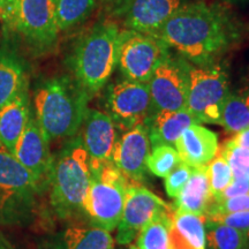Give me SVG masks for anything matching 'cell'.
I'll use <instances>...</instances> for the list:
<instances>
[{
    "label": "cell",
    "instance_id": "cell-14",
    "mask_svg": "<svg viewBox=\"0 0 249 249\" xmlns=\"http://www.w3.org/2000/svg\"><path fill=\"white\" fill-rule=\"evenodd\" d=\"M13 155L43 186L49 185L53 156L50 151V141L39 127L33 111L15 145Z\"/></svg>",
    "mask_w": 249,
    "mask_h": 249
},
{
    "label": "cell",
    "instance_id": "cell-37",
    "mask_svg": "<svg viewBox=\"0 0 249 249\" xmlns=\"http://www.w3.org/2000/svg\"><path fill=\"white\" fill-rule=\"evenodd\" d=\"M6 9H7V6H6V0H0V22L5 20Z\"/></svg>",
    "mask_w": 249,
    "mask_h": 249
},
{
    "label": "cell",
    "instance_id": "cell-29",
    "mask_svg": "<svg viewBox=\"0 0 249 249\" xmlns=\"http://www.w3.org/2000/svg\"><path fill=\"white\" fill-rule=\"evenodd\" d=\"M207 174L208 178H209L210 191L213 200L233 180L230 165L225 157L222 155V152L219 151V148H218L217 154L213 158V160L207 165Z\"/></svg>",
    "mask_w": 249,
    "mask_h": 249
},
{
    "label": "cell",
    "instance_id": "cell-18",
    "mask_svg": "<svg viewBox=\"0 0 249 249\" xmlns=\"http://www.w3.org/2000/svg\"><path fill=\"white\" fill-rule=\"evenodd\" d=\"M151 149L160 145L174 147L177 140L192 124H200L188 110L154 112L144 120Z\"/></svg>",
    "mask_w": 249,
    "mask_h": 249
},
{
    "label": "cell",
    "instance_id": "cell-31",
    "mask_svg": "<svg viewBox=\"0 0 249 249\" xmlns=\"http://www.w3.org/2000/svg\"><path fill=\"white\" fill-rule=\"evenodd\" d=\"M194 169L185 163H180L178 166L165 178V191L170 197L176 198L180 194L183 187L191 179Z\"/></svg>",
    "mask_w": 249,
    "mask_h": 249
},
{
    "label": "cell",
    "instance_id": "cell-23",
    "mask_svg": "<svg viewBox=\"0 0 249 249\" xmlns=\"http://www.w3.org/2000/svg\"><path fill=\"white\" fill-rule=\"evenodd\" d=\"M173 209V208H172ZM205 218L174 210L170 229L172 249H205Z\"/></svg>",
    "mask_w": 249,
    "mask_h": 249
},
{
    "label": "cell",
    "instance_id": "cell-28",
    "mask_svg": "<svg viewBox=\"0 0 249 249\" xmlns=\"http://www.w3.org/2000/svg\"><path fill=\"white\" fill-rule=\"evenodd\" d=\"M181 163L177 149L171 145L152 148L147 160V170L158 178H166Z\"/></svg>",
    "mask_w": 249,
    "mask_h": 249
},
{
    "label": "cell",
    "instance_id": "cell-35",
    "mask_svg": "<svg viewBox=\"0 0 249 249\" xmlns=\"http://www.w3.org/2000/svg\"><path fill=\"white\" fill-rule=\"evenodd\" d=\"M231 141L239 147L249 149V127L235 133V135L231 139Z\"/></svg>",
    "mask_w": 249,
    "mask_h": 249
},
{
    "label": "cell",
    "instance_id": "cell-6",
    "mask_svg": "<svg viewBox=\"0 0 249 249\" xmlns=\"http://www.w3.org/2000/svg\"><path fill=\"white\" fill-rule=\"evenodd\" d=\"M133 182L136 181L124 176L113 161L91 173V181L82 208L92 226L108 232L118 227L123 216L127 188Z\"/></svg>",
    "mask_w": 249,
    "mask_h": 249
},
{
    "label": "cell",
    "instance_id": "cell-40",
    "mask_svg": "<svg viewBox=\"0 0 249 249\" xmlns=\"http://www.w3.org/2000/svg\"><path fill=\"white\" fill-rule=\"evenodd\" d=\"M246 238H247V242H246V249H249V231L246 233Z\"/></svg>",
    "mask_w": 249,
    "mask_h": 249
},
{
    "label": "cell",
    "instance_id": "cell-13",
    "mask_svg": "<svg viewBox=\"0 0 249 249\" xmlns=\"http://www.w3.org/2000/svg\"><path fill=\"white\" fill-rule=\"evenodd\" d=\"M81 139L88 154L91 173L112 161L117 142V127L107 112L88 108L82 124Z\"/></svg>",
    "mask_w": 249,
    "mask_h": 249
},
{
    "label": "cell",
    "instance_id": "cell-10",
    "mask_svg": "<svg viewBox=\"0 0 249 249\" xmlns=\"http://www.w3.org/2000/svg\"><path fill=\"white\" fill-rule=\"evenodd\" d=\"M192 65L181 55L170 53L156 68L149 80L152 112L187 108Z\"/></svg>",
    "mask_w": 249,
    "mask_h": 249
},
{
    "label": "cell",
    "instance_id": "cell-7",
    "mask_svg": "<svg viewBox=\"0 0 249 249\" xmlns=\"http://www.w3.org/2000/svg\"><path fill=\"white\" fill-rule=\"evenodd\" d=\"M4 21L36 53H46L57 44L60 30L54 0H15Z\"/></svg>",
    "mask_w": 249,
    "mask_h": 249
},
{
    "label": "cell",
    "instance_id": "cell-38",
    "mask_svg": "<svg viewBox=\"0 0 249 249\" xmlns=\"http://www.w3.org/2000/svg\"><path fill=\"white\" fill-rule=\"evenodd\" d=\"M0 249H11L9 248V246L7 245V242L5 241L4 236L0 234Z\"/></svg>",
    "mask_w": 249,
    "mask_h": 249
},
{
    "label": "cell",
    "instance_id": "cell-12",
    "mask_svg": "<svg viewBox=\"0 0 249 249\" xmlns=\"http://www.w3.org/2000/svg\"><path fill=\"white\" fill-rule=\"evenodd\" d=\"M167 208H170L169 205L157 195L140 182H133L127 188L123 216L118 225V244H130L152 218Z\"/></svg>",
    "mask_w": 249,
    "mask_h": 249
},
{
    "label": "cell",
    "instance_id": "cell-22",
    "mask_svg": "<svg viewBox=\"0 0 249 249\" xmlns=\"http://www.w3.org/2000/svg\"><path fill=\"white\" fill-rule=\"evenodd\" d=\"M211 202H213V195H211L209 178L205 166L201 169H194L191 179L176 197L172 208L174 210L205 217Z\"/></svg>",
    "mask_w": 249,
    "mask_h": 249
},
{
    "label": "cell",
    "instance_id": "cell-3",
    "mask_svg": "<svg viewBox=\"0 0 249 249\" xmlns=\"http://www.w3.org/2000/svg\"><path fill=\"white\" fill-rule=\"evenodd\" d=\"M120 28L114 21L96 23L77 40L67 59L74 79L92 96L107 85L118 64Z\"/></svg>",
    "mask_w": 249,
    "mask_h": 249
},
{
    "label": "cell",
    "instance_id": "cell-27",
    "mask_svg": "<svg viewBox=\"0 0 249 249\" xmlns=\"http://www.w3.org/2000/svg\"><path fill=\"white\" fill-rule=\"evenodd\" d=\"M204 225L208 249H246V233L208 219H205Z\"/></svg>",
    "mask_w": 249,
    "mask_h": 249
},
{
    "label": "cell",
    "instance_id": "cell-30",
    "mask_svg": "<svg viewBox=\"0 0 249 249\" xmlns=\"http://www.w3.org/2000/svg\"><path fill=\"white\" fill-rule=\"evenodd\" d=\"M219 151L230 165L233 179L249 180V149L239 147L229 140L220 145Z\"/></svg>",
    "mask_w": 249,
    "mask_h": 249
},
{
    "label": "cell",
    "instance_id": "cell-36",
    "mask_svg": "<svg viewBox=\"0 0 249 249\" xmlns=\"http://www.w3.org/2000/svg\"><path fill=\"white\" fill-rule=\"evenodd\" d=\"M105 1L113 6V7L118 11V9H120L121 7H123V6L126 4L128 0H105Z\"/></svg>",
    "mask_w": 249,
    "mask_h": 249
},
{
    "label": "cell",
    "instance_id": "cell-39",
    "mask_svg": "<svg viewBox=\"0 0 249 249\" xmlns=\"http://www.w3.org/2000/svg\"><path fill=\"white\" fill-rule=\"evenodd\" d=\"M14 2H15V0H6V6H7V9H6V15H7L8 12L11 11L12 6L14 5ZM5 18H6V17H5Z\"/></svg>",
    "mask_w": 249,
    "mask_h": 249
},
{
    "label": "cell",
    "instance_id": "cell-25",
    "mask_svg": "<svg viewBox=\"0 0 249 249\" xmlns=\"http://www.w3.org/2000/svg\"><path fill=\"white\" fill-rule=\"evenodd\" d=\"M98 0H54L55 17L60 31L73 29L88 18Z\"/></svg>",
    "mask_w": 249,
    "mask_h": 249
},
{
    "label": "cell",
    "instance_id": "cell-1",
    "mask_svg": "<svg viewBox=\"0 0 249 249\" xmlns=\"http://www.w3.org/2000/svg\"><path fill=\"white\" fill-rule=\"evenodd\" d=\"M154 36L196 66L214 64L240 37L232 15L219 5L186 2Z\"/></svg>",
    "mask_w": 249,
    "mask_h": 249
},
{
    "label": "cell",
    "instance_id": "cell-26",
    "mask_svg": "<svg viewBox=\"0 0 249 249\" xmlns=\"http://www.w3.org/2000/svg\"><path fill=\"white\" fill-rule=\"evenodd\" d=\"M220 124L227 132L238 133L249 127V92L232 95L226 98L222 110Z\"/></svg>",
    "mask_w": 249,
    "mask_h": 249
},
{
    "label": "cell",
    "instance_id": "cell-41",
    "mask_svg": "<svg viewBox=\"0 0 249 249\" xmlns=\"http://www.w3.org/2000/svg\"><path fill=\"white\" fill-rule=\"evenodd\" d=\"M225 1H229V2H238V1H241V0H225Z\"/></svg>",
    "mask_w": 249,
    "mask_h": 249
},
{
    "label": "cell",
    "instance_id": "cell-4",
    "mask_svg": "<svg viewBox=\"0 0 249 249\" xmlns=\"http://www.w3.org/2000/svg\"><path fill=\"white\" fill-rule=\"evenodd\" d=\"M90 181L89 157L77 133L67 140L52 161L49 177L50 201L58 217H73L83 211Z\"/></svg>",
    "mask_w": 249,
    "mask_h": 249
},
{
    "label": "cell",
    "instance_id": "cell-32",
    "mask_svg": "<svg viewBox=\"0 0 249 249\" xmlns=\"http://www.w3.org/2000/svg\"><path fill=\"white\" fill-rule=\"evenodd\" d=\"M240 211H249V193L248 194L226 198V200L219 202H213L205 216L214 213H240Z\"/></svg>",
    "mask_w": 249,
    "mask_h": 249
},
{
    "label": "cell",
    "instance_id": "cell-17",
    "mask_svg": "<svg viewBox=\"0 0 249 249\" xmlns=\"http://www.w3.org/2000/svg\"><path fill=\"white\" fill-rule=\"evenodd\" d=\"M174 148L182 163L193 169H201L213 160L219 145L216 133L196 124L183 130Z\"/></svg>",
    "mask_w": 249,
    "mask_h": 249
},
{
    "label": "cell",
    "instance_id": "cell-5",
    "mask_svg": "<svg viewBox=\"0 0 249 249\" xmlns=\"http://www.w3.org/2000/svg\"><path fill=\"white\" fill-rule=\"evenodd\" d=\"M45 187L0 145V225L22 226L33 219Z\"/></svg>",
    "mask_w": 249,
    "mask_h": 249
},
{
    "label": "cell",
    "instance_id": "cell-16",
    "mask_svg": "<svg viewBox=\"0 0 249 249\" xmlns=\"http://www.w3.org/2000/svg\"><path fill=\"white\" fill-rule=\"evenodd\" d=\"M183 4L186 0H128L117 12L126 29L155 35Z\"/></svg>",
    "mask_w": 249,
    "mask_h": 249
},
{
    "label": "cell",
    "instance_id": "cell-21",
    "mask_svg": "<svg viewBox=\"0 0 249 249\" xmlns=\"http://www.w3.org/2000/svg\"><path fill=\"white\" fill-rule=\"evenodd\" d=\"M27 65L13 50H0V107L28 89Z\"/></svg>",
    "mask_w": 249,
    "mask_h": 249
},
{
    "label": "cell",
    "instance_id": "cell-34",
    "mask_svg": "<svg viewBox=\"0 0 249 249\" xmlns=\"http://www.w3.org/2000/svg\"><path fill=\"white\" fill-rule=\"evenodd\" d=\"M249 193V180L244 179H233L232 182L226 187L224 191L217 196L216 198H213V202H219L226 198L234 197V196L248 194ZM211 202V203H213Z\"/></svg>",
    "mask_w": 249,
    "mask_h": 249
},
{
    "label": "cell",
    "instance_id": "cell-42",
    "mask_svg": "<svg viewBox=\"0 0 249 249\" xmlns=\"http://www.w3.org/2000/svg\"><path fill=\"white\" fill-rule=\"evenodd\" d=\"M129 249H139L136 246H132V247H129Z\"/></svg>",
    "mask_w": 249,
    "mask_h": 249
},
{
    "label": "cell",
    "instance_id": "cell-9",
    "mask_svg": "<svg viewBox=\"0 0 249 249\" xmlns=\"http://www.w3.org/2000/svg\"><path fill=\"white\" fill-rule=\"evenodd\" d=\"M170 53L169 46L158 37L120 30L117 67L124 79L148 83L156 68Z\"/></svg>",
    "mask_w": 249,
    "mask_h": 249
},
{
    "label": "cell",
    "instance_id": "cell-11",
    "mask_svg": "<svg viewBox=\"0 0 249 249\" xmlns=\"http://www.w3.org/2000/svg\"><path fill=\"white\" fill-rule=\"evenodd\" d=\"M105 108L117 128L130 129L143 124L152 112V101L148 83L119 79L107 86Z\"/></svg>",
    "mask_w": 249,
    "mask_h": 249
},
{
    "label": "cell",
    "instance_id": "cell-19",
    "mask_svg": "<svg viewBox=\"0 0 249 249\" xmlns=\"http://www.w3.org/2000/svg\"><path fill=\"white\" fill-rule=\"evenodd\" d=\"M31 111L28 89L0 107V145L11 154L26 128Z\"/></svg>",
    "mask_w": 249,
    "mask_h": 249
},
{
    "label": "cell",
    "instance_id": "cell-15",
    "mask_svg": "<svg viewBox=\"0 0 249 249\" xmlns=\"http://www.w3.org/2000/svg\"><path fill=\"white\" fill-rule=\"evenodd\" d=\"M150 140L144 124L124 130L117 139L112 161L130 180L141 182L147 174V160L150 155Z\"/></svg>",
    "mask_w": 249,
    "mask_h": 249
},
{
    "label": "cell",
    "instance_id": "cell-24",
    "mask_svg": "<svg viewBox=\"0 0 249 249\" xmlns=\"http://www.w3.org/2000/svg\"><path fill=\"white\" fill-rule=\"evenodd\" d=\"M172 213L173 209L170 207L152 218L136 235V247L139 249H172L170 241Z\"/></svg>",
    "mask_w": 249,
    "mask_h": 249
},
{
    "label": "cell",
    "instance_id": "cell-33",
    "mask_svg": "<svg viewBox=\"0 0 249 249\" xmlns=\"http://www.w3.org/2000/svg\"><path fill=\"white\" fill-rule=\"evenodd\" d=\"M205 219L214 223H220L239 231L247 233L249 231V211H240V213H214L208 214Z\"/></svg>",
    "mask_w": 249,
    "mask_h": 249
},
{
    "label": "cell",
    "instance_id": "cell-2",
    "mask_svg": "<svg viewBox=\"0 0 249 249\" xmlns=\"http://www.w3.org/2000/svg\"><path fill=\"white\" fill-rule=\"evenodd\" d=\"M89 92L71 75L52 76L40 81L33 96V112L50 142L68 140L82 127Z\"/></svg>",
    "mask_w": 249,
    "mask_h": 249
},
{
    "label": "cell",
    "instance_id": "cell-8",
    "mask_svg": "<svg viewBox=\"0 0 249 249\" xmlns=\"http://www.w3.org/2000/svg\"><path fill=\"white\" fill-rule=\"evenodd\" d=\"M229 95V76L222 66H192L187 110L198 123L220 124L224 103Z\"/></svg>",
    "mask_w": 249,
    "mask_h": 249
},
{
    "label": "cell",
    "instance_id": "cell-20",
    "mask_svg": "<svg viewBox=\"0 0 249 249\" xmlns=\"http://www.w3.org/2000/svg\"><path fill=\"white\" fill-rule=\"evenodd\" d=\"M42 249H114L110 232L101 227L70 226L49 239Z\"/></svg>",
    "mask_w": 249,
    "mask_h": 249
}]
</instances>
